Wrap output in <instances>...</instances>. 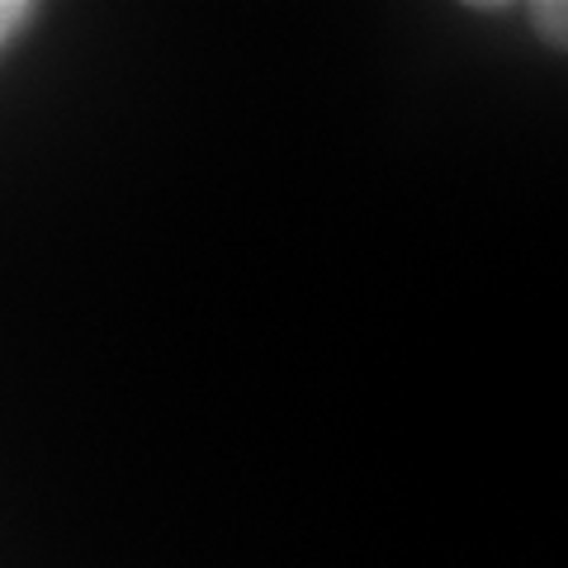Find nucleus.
Listing matches in <instances>:
<instances>
[{"label": "nucleus", "mask_w": 568, "mask_h": 568, "mask_svg": "<svg viewBox=\"0 0 568 568\" xmlns=\"http://www.w3.org/2000/svg\"><path fill=\"white\" fill-rule=\"evenodd\" d=\"M536 29L545 39H555L559 48H568V0H555V6H536Z\"/></svg>", "instance_id": "nucleus-1"}, {"label": "nucleus", "mask_w": 568, "mask_h": 568, "mask_svg": "<svg viewBox=\"0 0 568 568\" xmlns=\"http://www.w3.org/2000/svg\"><path fill=\"white\" fill-rule=\"evenodd\" d=\"M29 14H33L29 6H14V0H0V48H6V43L14 39V33L24 29Z\"/></svg>", "instance_id": "nucleus-2"}]
</instances>
